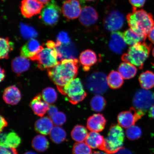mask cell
<instances>
[{
    "label": "cell",
    "mask_w": 154,
    "mask_h": 154,
    "mask_svg": "<svg viewBox=\"0 0 154 154\" xmlns=\"http://www.w3.org/2000/svg\"><path fill=\"white\" fill-rule=\"evenodd\" d=\"M78 59H65L60 61L54 67L47 69L48 76L60 92L64 87L78 75Z\"/></svg>",
    "instance_id": "1"
},
{
    "label": "cell",
    "mask_w": 154,
    "mask_h": 154,
    "mask_svg": "<svg viewBox=\"0 0 154 154\" xmlns=\"http://www.w3.org/2000/svg\"><path fill=\"white\" fill-rule=\"evenodd\" d=\"M126 19L130 29L136 33L147 37L154 26L152 15L143 9L133 8L132 12L127 15Z\"/></svg>",
    "instance_id": "2"
},
{
    "label": "cell",
    "mask_w": 154,
    "mask_h": 154,
    "mask_svg": "<svg viewBox=\"0 0 154 154\" xmlns=\"http://www.w3.org/2000/svg\"><path fill=\"white\" fill-rule=\"evenodd\" d=\"M152 48L151 44L143 42L134 44L129 48L128 52L122 55V60L142 69L144 62L149 56Z\"/></svg>",
    "instance_id": "3"
},
{
    "label": "cell",
    "mask_w": 154,
    "mask_h": 154,
    "mask_svg": "<svg viewBox=\"0 0 154 154\" xmlns=\"http://www.w3.org/2000/svg\"><path fill=\"white\" fill-rule=\"evenodd\" d=\"M125 140L124 130L120 125L113 124L105 138L104 151L108 154H113L122 148Z\"/></svg>",
    "instance_id": "4"
},
{
    "label": "cell",
    "mask_w": 154,
    "mask_h": 154,
    "mask_svg": "<svg viewBox=\"0 0 154 154\" xmlns=\"http://www.w3.org/2000/svg\"><path fill=\"white\" fill-rule=\"evenodd\" d=\"M60 92L66 97L67 101L73 105L77 104L83 100L87 95L81 80L79 78L72 80Z\"/></svg>",
    "instance_id": "5"
},
{
    "label": "cell",
    "mask_w": 154,
    "mask_h": 154,
    "mask_svg": "<svg viewBox=\"0 0 154 154\" xmlns=\"http://www.w3.org/2000/svg\"><path fill=\"white\" fill-rule=\"evenodd\" d=\"M59 54L56 48H47L43 49L35 56L31 59L38 63V68L43 70L46 69L52 68L59 63Z\"/></svg>",
    "instance_id": "6"
},
{
    "label": "cell",
    "mask_w": 154,
    "mask_h": 154,
    "mask_svg": "<svg viewBox=\"0 0 154 154\" xmlns=\"http://www.w3.org/2000/svg\"><path fill=\"white\" fill-rule=\"evenodd\" d=\"M85 85L90 92L96 94L104 93L107 89V77L104 73L100 72L92 73L86 78Z\"/></svg>",
    "instance_id": "7"
},
{
    "label": "cell",
    "mask_w": 154,
    "mask_h": 154,
    "mask_svg": "<svg viewBox=\"0 0 154 154\" xmlns=\"http://www.w3.org/2000/svg\"><path fill=\"white\" fill-rule=\"evenodd\" d=\"M61 12L60 8L57 2L51 0L44 6L39 18L44 24L54 26L58 22Z\"/></svg>",
    "instance_id": "8"
},
{
    "label": "cell",
    "mask_w": 154,
    "mask_h": 154,
    "mask_svg": "<svg viewBox=\"0 0 154 154\" xmlns=\"http://www.w3.org/2000/svg\"><path fill=\"white\" fill-rule=\"evenodd\" d=\"M135 108L145 114L154 105V92L141 89L136 92L133 100Z\"/></svg>",
    "instance_id": "9"
},
{
    "label": "cell",
    "mask_w": 154,
    "mask_h": 154,
    "mask_svg": "<svg viewBox=\"0 0 154 154\" xmlns=\"http://www.w3.org/2000/svg\"><path fill=\"white\" fill-rule=\"evenodd\" d=\"M144 115L134 107H132L129 110L121 112L119 113L117 116V121L121 127L128 128L134 126Z\"/></svg>",
    "instance_id": "10"
},
{
    "label": "cell",
    "mask_w": 154,
    "mask_h": 154,
    "mask_svg": "<svg viewBox=\"0 0 154 154\" xmlns=\"http://www.w3.org/2000/svg\"><path fill=\"white\" fill-rule=\"evenodd\" d=\"M125 18L119 11L114 10L109 12L104 19L103 26L109 32H115L120 29L124 26Z\"/></svg>",
    "instance_id": "11"
},
{
    "label": "cell",
    "mask_w": 154,
    "mask_h": 154,
    "mask_svg": "<svg viewBox=\"0 0 154 154\" xmlns=\"http://www.w3.org/2000/svg\"><path fill=\"white\" fill-rule=\"evenodd\" d=\"M43 4L38 0H23L20 7L21 13L25 18H30L41 12Z\"/></svg>",
    "instance_id": "12"
},
{
    "label": "cell",
    "mask_w": 154,
    "mask_h": 154,
    "mask_svg": "<svg viewBox=\"0 0 154 154\" xmlns=\"http://www.w3.org/2000/svg\"><path fill=\"white\" fill-rule=\"evenodd\" d=\"M62 10L63 15L66 18L74 19L80 16L82 9L78 0H69L63 3Z\"/></svg>",
    "instance_id": "13"
},
{
    "label": "cell",
    "mask_w": 154,
    "mask_h": 154,
    "mask_svg": "<svg viewBox=\"0 0 154 154\" xmlns=\"http://www.w3.org/2000/svg\"><path fill=\"white\" fill-rule=\"evenodd\" d=\"M43 49L37 40L32 38L23 46L20 49L21 56L30 59Z\"/></svg>",
    "instance_id": "14"
},
{
    "label": "cell",
    "mask_w": 154,
    "mask_h": 154,
    "mask_svg": "<svg viewBox=\"0 0 154 154\" xmlns=\"http://www.w3.org/2000/svg\"><path fill=\"white\" fill-rule=\"evenodd\" d=\"M56 49L59 54V61L65 59H76L78 52L74 44H63L61 43L56 45Z\"/></svg>",
    "instance_id": "15"
},
{
    "label": "cell",
    "mask_w": 154,
    "mask_h": 154,
    "mask_svg": "<svg viewBox=\"0 0 154 154\" xmlns=\"http://www.w3.org/2000/svg\"><path fill=\"white\" fill-rule=\"evenodd\" d=\"M99 18L97 11L94 8L88 6L82 9L80 18V22L83 26H89L97 22Z\"/></svg>",
    "instance_id": "16"
},
{
    "label": "cell",
    "mask_w": 154,
    "mask_h": 154,
    "mask_svg": "<svg viewBox=\"0 0 154 154\" xmlns=\"http://www.w3.org/2000/svg\"><path fill=\"white\" fill-rule=\"evenodd\" d=\"M123 34L120 32L115 31L111 34L109 47L112 51L117 54H122L126 47Z\"/></svg>",
    "instance_id": "17"
},
{
    "label": "cell",
    "mask_w": 154,
    "mask_h": 154,
    "mask_svg": "<svg viewBox=\"0 0 154 154\" xmlns=\"http://www.w3.org/2000/svg\"><path fill=\"white\" fill-rule=\"evenodd\" d=\"M106 120L103 115L97 113L90 116L87 122V127L91 131L100 132L105 128Z\"/></svg>",
    "instance_id": "18"
},
{
    "label": "cell",
    "mask_w": 154,
    "mask_h": 154,
    "mask_svg": "<svg viewBox=\"0 0 154 154\" xmlns=\"http://www.w3.org/2000/svg\"><path fill=\"white\" fill-rule=\"evenodd\" d=\"M30 105L35 114L40 117L44 116L50 107L49 104L44 100L40 94L35 97Z\"/></svg>",
    "instance_id": "19"
},
{
    "label": "cell",
    "mask_w": 154,
    "mask_h": 154,
    "mask_svg": "<svg viewBox=\"0 0 154 154\" xmlns=\"http://www.w3.org/2000/svg\"><path fill=\"white\" fill-rule=\"evenodd\" d=\"M79 60L83 70L88 72L91 67L97 62V57L95 52L91 50L87 49L81 53Z\"/></svg>",
    "instance_id": "20"
},
{
    "label": "cell",
    "mask_w": 154,
    "mask_h": 154,
    "mask_svg": "<svg viewBox=\"0 0 154 154\" xmlns=\"http://www.w3.org/2000/svg\"><path fill=\"white\" fill-rule=\"evenodd\" d=\"M20 90L15 86L8 87L4 92V100L8 104L14 105L18 104L21 99Z\"/></svg>",
    "instance_id": "21"
},
{
    "label": "cell",
    "mask_w": 154,
    "mask_h": 154,
    "mask_svg": "<svg viewBox=\"0 0 154 154\" xmlns=\"http://www.w3.org/2000/svg\"><path fill=\"white\" fill-rule=\"evenodd\" d=\"M86 143L93 149H99L104 151L105 139L97 132L91 131L88 134L85 140Z\"/></svg>",
    "instance_id": "22"
},
{
    "label": "cell",
    "mask_w": 154,
    "mask_h": 154,
    "mask_svg": "<svg viewBox=\"0 0 154 154\" xmlns=\"http://www.w3.org/2000/svg\"><path fill=\"white\" fill-rule=\"evenodd\" d=\"M35 129L40 134L47 135L50 134L53 128V122L50 117H42L35 124Z\"/></svg>",
    "instance_id": "23"
},
{
    "label": "cell",
    "mask_w": 154,
    "mask_h": 154,
    "mask_svg": "<svg viewBox=\"0 0 154 154\" xmlns=\"http://www.w3.org/2000/svg\"><path fill=\"white\" fill-rule=\"evenodd\" d=\"M21 138L16 133L12 132L1 135V146L16 148L20 145Z\"/></svg>",
    "instance_id": "24"
},
{
    "label": "cell",
    "mask_w": 154,
    "mask_h": 154,
    "mask_svg": "<svg viewBox=\"0 0 154 154\" xmlns=\"http://www.w3.org/2000/svg\"><path fill=\"white\" fill-rule=\"evenodd\" d=\"M30 66L29 60L22 56L15 58L11 62L12 70L18 75L28 70Z\"/></svg>",
    "instance_id": "25"
},
{
    "label": "cell",
    "mask_w": 154,
    "mask_h": 154,
    "mask_svg": "<svg viewBox=\"0 0 154 154\" xmlns=\"http://www.w3.org/2000/svg\"><path fill=\"white\" fill-rule=\"evenodd\" d=\"M123 35L125 42L128 45L131 46L140 42H143L147 37L136 33L130 28L125 31Z\"/></svg>",
    "instance_id": "26"
},
{
    "label": "cell",
    "mask_w": 154,
    "mask_h": 154,
    "mask_svg": "<svg viewBox=\"0 0 154 154\" xmlns=\"http://www.w3.org/2000/svg\"><path fill=\"white\" fill-rule=\"evenodd\" d=\"M119 72L125 79H129L136 75L137 69L134 65L128 62L121 63L118 68Z\"/></svg>",
    "instance_id": "27"
},
{
    "label": "cell",
    "mask_w": 154,
    "mask_h": 154,
    "mask_svg": "<svg viewBox=\"0 0 154 154\" xmlns=\"http://www.w3.org/2000/svg\"><path fill=\"white\" fill-rule=\"evenodd\" d=\"M139 81L143 89L149 90L154 87V73L147 71L140 75Z\"/></svg>",
    "instance_id": "28"
},
{
    "label": "cell",
    "mask_w": 154,
    "mask_h": 154,
    "mask_svg": "<svg viewBox=\"0 0 154 154\" xmlns=\"http://www.w3.org/2000/svg\"><path fill=\"white\" fill-rule=\"evenodd\" d=\"M124 78L120 73L117 71H112L107 77L108 85L112 89H118L124 83Z\"/></svg>",
    "instance_id": "29"
},
{
    "label": "cell",
    "mask_w": 154,
    "mask_h": 154,
    "mask_svg": "<svg viewBox=\"0 0 154 154\" xmlns=\"http://www.w3.org/2000/svg\"><path fill=\"white\" fill-rule=\"evenodd\" d=\"M88 134L85 127L80 125L75 126L71 132L72 139L77 142H82L85 140Z\"/></svg>",
    "instance_id": "30"
},
{
    "label": "cell",
    "mask_w": 154,
    "mask_h": 154,
    "mask_svg": "<svg viewBox=\"0 0 154 154\" xmlns=\"http://www.w3.org/2000/svg\"><path fill=\"white\" fill-rule=\"evenodd\" d=\"M32 146L36 151L43 152L49 147V142L45 136L42 135H38L35 137L32 140Z\"/></svg>",
    "instance_id": "31"
},
{
    "label": "cell",
    "mask_w": 154,
    "mask_h": 154,
    "mask_svg": "<svg viewBox=\"0 0 154 154\" xmlns=\"http://www.w3.org/2000/svg\"><path fill=\"white\" fill-rule=\"evenodd\" d=\"M49 134L52 141L56 144L60 143L64 141L66 137L65 131L59 126L54 127Z\"/></svg>",
    "instance_id": "32"
},
{
    "label": "cell",
    "mask_w": 154,
    "mask_h": 154,
    "mask_svg": "<svg viewBox=\"0 0 154 154\" xmlns=\"http://www.w3.org/2000/svg\"><path fill=\"white\" fill-rule=\"evenodd\" d=\"M0 41H1L0 58L1 59H8L9 53L14 49V43L10 41L8 38H1Z\"/></svg>",
    "instance_id": "33"
},
{
    "label": "cell",
    "mask_w": 154,
    "mask_h": 154,
    "mask_svg": "<svg viewBox=\"0 0 154 154\" xmlns=\"http://www.w3.org/2000/svg\"><path fill=\"white\" fill-rule=\"evenodd\" d=\"M106 104V102L105 98L99 95L94 96L90 103L92 110L97 112L103 111L105 108Z\"/></svg>",
    "instance_id": "34"
},
{
    "label": "cell",
    "mask_w": 154,
    "mask_h": 154,
    "mask_svg": "<svg viewBox=\"0 0 154 154\" xmlns=\"http://www.w3.org/2000/svg\"><path fill=\"white\" fill-rule=\"evenodd\" d=\"M20 30L21 34L25 39H32L38 35L37 32L34 28L23 23L20 24Z\"/></svg>",
    "instance_id": "35"
},
{
    "label": "cell",
    "mask_w": 154,
    "mask_h": 154,
    "mask_svg": "<svg viewBox=\"0 0 154 154\" xmlns=\"http://www.w3.org/2000/svg\"><path fill=\"white\" fill-rule=\"evenodd\" d=\"M42 97L44 100L49 104H52L57 101V94L53 88L48 87L43 90Z\"/></svg>",
    "instance_id": "36"
},
{
    "label": "cell",
    "mask_w": 154,
    "mask_h": 154,
    "mask_svg": "<svg viewBox=\"0 0 154 154\" xmlns=\"http://www.w3.org/2000/svg\"><path fill=\"white\" fill-rule=\"evenodd\" d=\"M72 152L73 154H92L91 148L83 142L75 143L73 146Z\"/></svg>",
    "instance_id": "37"
},
{
    "label": "cell",
    "mask_w": 154,
    "mask_h": 154,
    "mask_svg": "<svg viewBox=\"0 0 154 154\" xmlns=\"http://www.w3.org/2000/svg\"><path fill=\"white\" fill-rule=\"evenodd\" d=\"M127 137L131 140L139 139L142 135V131L139 127L132 126L127 129L126 131Z\"/></svg>",
    "instance_id": "38"
},
{
    "label": "cell",
    "mask_w": 154,
    "mask_h": 154,
    "mask_svg": "<svg viewBox=\"0 0 154 154\" xmlns=\"http://www.w3.org/2000/svg\"><path fill=\"white\" fill-rule=\"evenodd\" d=\"M50 118L53 121V124L57 126H61L64 124L66 121V116L64 113L58 111Z\"/></svg>",
    "instance_id": "39"
},
{
    "label": "cell",
    "mask_w": 154,
    "mask_h": 154,
    "mask_svg": "<svg viewBox=\"0 0 154 154\" xmlns=\"http://www.w3.org/2000/svg\"><path fill=\"white\" fill-rule=\"evenodd\" d=\"M57 41L59 42L61 44H67L71 43V40L68 34L65 32H61L57 36Z\"/></svg>",
    "instance_id": "40"
},
{
    "label": "cell",
    "mask_w": 154,
    "mask_h": 154,
    "mask_svg": "<svg viewBox=\"0 0 154 154\" xmlns=\"http://www.w3.org/2000/svg\"><path fill=\"white\" fill-rule=\"evenodd\" d=\"M0 154H18V152L14 148L1 146Z\"/></svg>",
    "instance_id": "41"
},
{
    "label": "cell",
    "mask_w": 154,
    "mask_h": 154,
    "mask_svg": "<svg viewBox=\"0 0 154 154\" xmlns=\"http://www.w3.org/2000/svg\"><path fill=\"white\" fill-rule=\"evenodd\" d=\"M146 0H129L133 8H140L143 7L145 4Z\"/></svg>",
    "instance_id": "42"
},
{
    "label": "cell",
    "mask_w": 154,
    "mask_h": 154,
    "mask_svg": "<svg viewBox=\"0 0 154 154\" xmlns=\"http://www.w3.org/2000/svg\"><path fill=\"white\" fill-rule=\"evenodd\" d=\"M58 109L55 106H50L49 110L48 111V114H49L50 117L52 116L56 113L57 112Z\"/></svg>",
    "instance_id": "43"
},
{
    "label": "cell",
    "mask_w": 154,
    "mask_h": 154,
    "mask_svg": "<svg viewBox=\"0 0 154 154\" xmlns=\"http://www.w3.org/2000/svg\"><path fill=\"white\" fill-rule=\"evenodd\" d=\"M8 123L5 119L2 116H1V127H0V130L1 132L2 131L5 127L7 126Z\"/></svg>",
    "instance_id": "44"
},
{
    "label": "cell",
    "mask_w": 154,
    "mask_h": 154,
    "mask_svg": "<svg viewBox=\"0 0 154 154\" xmlns=\"http://www.w3.org/2000/svg\"><path fill=\"white\" fill-rule=\"evenodd\" d=\"M113 154H133L131 152L130 150L125 149L124 148H122L118 152Z\"/></svg>",
    "instance_id": "45"
},
{
    "label": "cell",
    "mask_w": 154,
    "mask_h": 154,
    "mask_svg": "<svg viewBox=\"0 0 154 154\" xmlns=\"http://www.w3.org/2000/svg\"><path fill=\"white\" fill-rule=\"evenodd\" d=\"M148 36L150 41L154 44V26L150 30Z\"/></svg>",
    "instance_id": "46"
},
{
    "label": "cell",
    "mask_w": 154,
    "mask_h": 154,
    "mask_svg": "<svg viewBox=\"0 0 154 154\" xmlns=\"http://www.w3.org/2000/svg\"><path fill=\"white\" fill-rule=\"evenodd\" d=\"M46 45L47 47L52 49L56 48V44L52 40L48 41L46 44Z\"/></svg>",
    "instance_id": "47"
},
{
    "label": "cell",
    "mask_w": 154,
    "mask_h": 154,
    "mask_svg": "<svg viewBox=\"0 0 154 154\" xmlns=\"http://www.w3.org/2000/svg\"><path fill=\"white\" fill-rule=\"evenodd\" d=\"M149 115L150 118L154 120V105L149 109Z\"/></svg>",
    "instance_id": "48"
},
{
    "label": "cell",
    "mask_w": 154,
    "mask_h": 154,
    "mask_svg": "<svg viewBox=\"0 0 154 154\" xmlns=\"http://www.w3.org/2000/svg\"><path fill=\"white\" fill-rule=\"evenodd\" d=\"M5 77V72L4 69H2L1 67V82L4 79Z\"/></svg>",
    "instance_id": "49"
},
{
    "label": "cell",
    "mask_w": 154,
    "mask_h": 154,
    "mask_svg": "<svg viewBox=\"0 0 154 154\" xmlns=\"http://www.w3.org/2000/svg\"><path fill=\"white\" fill-rule=\"evenodd\" d=\"M40 2H41L42 3L44 4H46L48 2L51 1V0H38Z\"/></svg>",
    "instance_id": "50"
},
{
    "label": "cell",
    "mask_w": 154,
    "mask_h": 154,
    "mask_svg": "<svg viewBox=\"0 0 154 154\" xmlns=\"http://www.w3.org/2000/svg\"><path fill=\"white\" fill-rule=\"evenodd\" d=\"M92 154H108L104 152H103L100 151H95Z\"/></svg>",
    "instance_id": "51"
},
{
    "label": "cell",
    "mask_w": 154,
    "mask_h": 154,
    "mask_svg": "<svg viewBox=\"0 0 154 154\" xmlns=\"http://www.w3.org/2000/svg\"><path fill=\"white\" fill-rule=\"evenodd\" d=\"M24 154H37L35 152H32V151H29L26 152Z\"/></svg>",
    "instance_id": "52"
},
{
    "label": "cell",
    "mask_w": 154,
    "mask_h": 154,
    "mask_svg": "<svg viewBox=\"0 0 154 154\" xmlns=\"http://www.w3.org/2000/svg\"><path fill=\"white\" fill-rule=\"evenodd\" d=\"M152 55L154 57V48H153L152 51Z\"/></svg>",
    "instance_id": "53"
},
{
    "label": "cell",
    "mask_w": 154,
    "mask_h": 154,
    "mask_svg": "<svg viewBox=\"0 0 154 154\" xmlns=\"http://www.w3.org/2000/svg\"><path fill=\"white\" fill-rule=\"evenodd\" d=\"M86 1H95V0H86Z\"/></svg>",
    "instance_id": "54"
},
{
    "label": "cell",
    "mask_w": 154,
    "mask_h": 154,
    "mask_svg": "<svg viewBox=\"0 0 154 154\" xmlns=\"http://www.w3.org/2000/svg\"><path fill=\"white\" fill-rule=\"evenodd\" d=\"M2 1H3V0H2Z\"/></svg>",
    "instance_id": "55"
}]
</instances>
